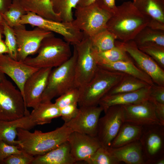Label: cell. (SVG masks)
<instances>
[{"mask_svg":"<svg viewBox=\"0 0 164 164\" xmlns=\"http://www.w3.org/2000/svg\"><path fill=\"white\" fill-rule=\"evenodd\" d=\"M151 19L139 11L132 2H125L117 6L107 23V29L116 39L122 42L133 40L147 26Z\"/></svg>","mask_w":164,"mask_h":164,"instance_id":"obj_1","label":"cell"},{"mask_svg":"<svg viewBox=\"0 0 164 164\" xmlns=\"http://www.w3.org/2000/svg\"><path fill=\"white\" fill-rule=\"evenodd\" d=\"M18 146L24 152L34 156L44 154L67 140L72 130L64 123L54 130L33 132L21 128L17 129Z\"/></svg>","mask_w":164,"mask_h":164,"instance_id":"obj_2","label":"cell"},{"mask_svg":"<svg viewBox=\"0 0 164 164\" xmlns=\"http://www.w3.org/2000/svg\"><path fill=\"white\" fill-rule=\"evenodd\" d=\"M125 73L111 71L98 66L91 80L79 88L78 104L82 106L98 105L101 99L121 80Z\"/></svg>","mask_w":164,"mask_h":164,"instance_id":"obj_3","label":"cell"},{"mask_svg":"<svg viewBox=\"0 0 164 164\" xmlns=\"http://www.w3.org/2000/svg\"><path fill=\"white\" fill-rule=\"evenodd\" d=\"M70 44L54 35L47 37L42 42L33 57H28L23 61L32 67H56L67 61L72 55Z\"/></svg>","mask_w":164,"mask_h":164,"instance_id":"obj_4","label":"cell"},{"mask_svg":"<svg viewBox=\"0 0 164 164\" xmlns=\"http://www.w3.org/2000/svg\"><path fill=\"white\" fill-rule=\"evenodd\" d=\"M77 57L76 51L73 47V53L70 59L60 66L52 69L42 96L41 102L51 101L54 97L76 87L75 67Z\"/></svg>","mask_w":164,"mask_h":164,"instance_id":"obj_5","label":"cell"},{"mask_svg":"<svg viewBox=\"0 0 164 164\" xmlns=\"http://www.w3.org/2000/svg\"><path fill=\"white\" fill-rule=\"evenodd\" d=\"M74 13L73 24L90 37L107 29V23L112 15L95 2L85 6L77 5Z\"/></svg>","mask_w":164,"mask_h":164,"instance_id":"obj_6","label":"cell"},{"mask_svg":"<svg viewBox=\"0 0 164 164\" xmlns=\"http://www.w3.org/2000/svg\"><path fill=\"white\" fill-rule=\"evenodd\" d=\"M22 94L6 78L0 80V120L10 121L30 114Z\"/></svg>","mask_w":164,"mask_h":164,"instance_id":"obj_7","label":"cell"},{"mask_svg":"<svg viewBox=\"0 0 164 164\" xmlns=\"http://www.w3.org/2000/svg\"><path fill=\"white\" fill-rule=\"evenodd\" d=\"M20 23L29 24L58 34L63 36L65 41L73 45L80 42L84 37L83 32L75 27L72 22L48 19L31 12H27L22 16Z\"/></svg>","mask_w":164,"mask_h":164,"instance_id":"obj_8","label":"cell"},{"mask_svg":"<svg viewBox=\"0 0 164 164\" xmlns=\"http://www.w3.org/2000/svg\"><path fill=\"white\" fill-rule=\"evenodd\" d=\"M77 57L75 67V82L78 88L84 86L93 78L98 65L89 37L84 35L82 40L73 45Z\"/></svg>","mask_w":164,"mask_h":164,"instance_id":"obj_9","label":"cell"},{"mask_svg":"<svg viewBox=\"0 0 164 164\" xmlns=\"http://www.w3.org/2000/svg\"><path fill=\"white\" fill-rule=\"evenodd\" d=\"M115 43L122 48L134 60L137 66L152 79L155 84L164 86V70L153 59L138 48L133 40Z\"/></svg>","mask_w":164,"mask_h":164,"instance_id":"obj_10","label":"cell"},{"mask_svg":"<svg viewBox=\"0 0 164 164\" xmlns=\"http://www.w3.org/2000/svg\"><path fill=\"white\" fill-rule=\"evenodd\" d=\"M139 141L146 164H154L157 160L164 157V126L159 124L143 126Z\"/></svg>","mask_w":164,"mask_h":164,"instance_id":"obj_11","label":"cell"},{"mask_svg":"<svg viewBox=\"0 0 164 164\" xmlns=\"http://www.w3.org/2000/svg\"><path fill=\"white\" fill-rule=\"evenodd\" d=\"M105 114L100 118L96 137L101 146L110 147L121 127L125 122L122 105H116L109 107Z\"/></svg>","mask_w":164,"mask_h":164,"instance_id":"obj_12","label":"cell"},{"mask_svg":"<svg viewBox=\"0 0 164 164\" xmlns=\"http://www.w3.org/2000/svg\"><path fill=\"white\" fill-rule=\"evenodd\" d=\"M13 28L17 43L18 60L22 62L29 56L37 53L44 39L54 35L52 32L38 27L27 30L24 25Z\"/></svg>","mask_w":164,"mask_h":164,"instance_id":"obj_13","label":"cell"},{"mask_svg":"<svg viewBox=\"0 0 164 164\" xmlns=\"http://www.w3.org/2000/svg\"><path fill=\"white\" fill-rule=\"evenodd\" d=\"M79 107L76 116L65 123L72 132L96 137L100 116L103 111V108L98 105Z\"/></svg>","mask_w":164,"mask_h":164,"instance_id":"obj_14","label":"cell"},{"mask_svg":"<svg viewBox=\"0 0 164 164\" xmlns=\"http://www.w3.org/2000/svg\"><path fill=\"white\" fill-rule=\"evenodd\" d=\"M52 68H43L32 73L27 79L24 87V101L27 108L36 107L41 102Z\"/></svg>","mask_w":164,"mask_h":164,"instance_id":"obj_15","label":"cell"},{"mask_svg":"<svg viewBox=\"0 0 164 164\" xmlns=\"http://www.w3.org/2000/svg\"><path fill=\"white\" fill-rule=\"evenodd\" d=\"M122 106L125 122L142 126L161 125L156 115L154 105L149 100Z\"/></svg>","mask_w":164,"mask_h":164,"instance_id":"obj_16","label":"cell"},{"mask_svg":"<svg viewBox=\"0 0 164 164\" xmlns=\"http://www.w3.org/2000/svg\"><path fill=\"white\" fill-rule=\"evenodd\" d=\"M39 69L23 62L13 59L8 54L0 56V71L9 76L14 82L24 98V87L28 78Z\"/></svg>","mask_w":164,"mask_h":164,"instance_id":"obj_17","label":"cell"},{"mask_svg":"<svg viewBox=\"0 0 164 164\" xmlns=\"http://www.w3.org/2000/svg\"><path fill=\"white\" fill-rule=\"evenodd\" d=\"M67 141L71 154L77 162H85L101 146L96 137L75 132L71 133Z\"/></svg>","mask_w":164,"mask_h":164,"instance_id":"obj_18","label":"cell"},{"mask_svg":"<svg viewBox=\"0 0 164 164\" xmlns=\"http://www.w3.org/2000/svg\"><path fill=\"white\" fill-rule=\"evenodd\" d=\"M151 86L131 92L106 95L101 99L98 105L104 112L111 106L135 104L149 100Z\"/></svg>","mask_w":164,"mask_h":164,"instance_id":"obj_19","label":"cell"},{"mask_svg":"<svg viewBox=\"0 0 164 164\" xmlns=\"http://www.w3.org/2000/svg\"><path fill=\"white\" fill-rule=\"evenodd\" d=\"M36 125L30 114L10 121L0 120V139L6 143L18 146L17 137L18 128L29 130Z\"/></svg>","mask_w":164,"mask_h":164,"instance_id":"obj_20","label":"cell"},{"mask_svg":"<svg viewBox=\"0 0 164 164\" xmlns=\"http://www.w3.org/2000/svg\"><path fill=\"white\" fill-rule=\"evenodd\" d=\"M77 162L67 140L48 152L34 156L32 164H73Z\"/></svg>","mask_w":164,"mask_h":164,"instance_id":"obj_21","label":"cell"},{"mask_svg":"<svg viewBox=\"0 0 164 164\" xmlns=\"http://www.w3.org/2000/svg\"><path fill=\"white\" fill-rule=\"evenodd\" d=\"M114 156L120 162L127 164H146L141 143L139 140L117 148L109 147Z\"/></svg>","mask_w":164,"mask_h":164,"instance_id":"obj_22","label":"cell"},{"mask_svg":"<svg viewBox=\"0 0 164 164\" xmlns=\"http://www.w3.org/2000/svg\"><path fill=\"white\" fill-rule=\"evenodd\" d=\"M94 55L98 66L103 68L111 71H118L132 76L151 86L154 84L150 77L136 66L132 60L111 62L99 59L94 54Z\"/></svg>","mask_w":164,"mask_h":164,"instance_id":"obj_23","label":"cell"},{"mask_svg":"<svg viewBox=\"0 0 164 164\" xmlns=\"http://www.w3.org/2000/svg\"><path fill=\"white\" fill-rule=\"evenodd\" d=\"M24 10L33 12L44 18L62 22L59 15L53 11L51 0H18Z\"/></svg>","mask_w":164,"mask_h":164,"instance_id":"obj_24","label":"cell"},{"mask_svg":"<svg viewBox=\"0 0 164 164\" xmlns=\"http://www.w3.org/2000/svg\"><path fill=\"white\" fill-rule=\"evenodd\" d=\"M142 130V126L125 122L112 141L110 147L117 148L139 140Z\"/></svg>","mask_w":164,"mask_h":164,"instance_id":"obj_25","label":"cell"},{"mask_svg":"<svg viewBox=\"0 0 164 164\" xmlns=\"http://www.w3.org/2000/svg\"><path fill=\"white\" fill-rule=\"evenodd\" d=\"M30 115L36 125L50 123L53 119L60 117V108L51 101L41 102Z\"/></svg>","mask_w":164,"mask_h":164,"instance_id":"obj_26","label":"cell"},{"mask_svg":"<svg viewBox=\"0 0 164 164\" xmlns=\"http://www.w3.org/2000/svg\"><path fill=\"white\" fill-rule=\"evenodd\" d=\"M132 2L142 13L164 23V1L133 0Z\"/></svg>","mask_w":164,"mask_h":164,"instance_id":"obj_27","label":"cell"},{"mask_svg":"<svg viewBox=\"0 0 164 164\" xmlns=\"http://www.w3.org/2000/svg\"><path fill=\"white\" fill-rule=\"evenodd\" d=\"M133 40L138 46L152 45L164 47V31L153 29L147 26Z\"/></svg>","mask_w":164,"mask_h":164,"instance_id":"obj_28","label":"cell"},{"mask_svg":"<svg viewBox=\"0 0 164 164\" xmlns=\"http://www.w3.org/2000/svg\"><path fill=\"white\" fill-rule=\"evenodd\" d=\"M149 85H150L137 78L125 74L120 82L106 95L133 92Z\"/></svg>","mask_w":164,"mask_h":164,"instance_id":"obj_29","label":"cell"},{"mask_svg":"<svg viewBox=\"0 0 164 164\" xmlns=\"http://www.w3.org/2000/svg\"><path fill=\"white\" fill-rule=\"evenodd\" d=\"M80 0H51L54 12L58 14L62 22H72L74 19L73 9Z\"/></svg>","mask_w":164,"mask_h":164,"instance_id":"obj_30","label":"cell"},{"mask_svg":"<svg viewBox=\"0 0 164 164\" xmlns=\"http://www.w3.org/2000/svg\"><path fill=\"white\" fill-rule=\"evenodd\" d=\"M90 38L92 48L97 52L106 51L115 46L116 38L114 35L107 29Z\"/></svg>","mask_w":164,"mask_h":164,"instance_id":"obj_31","label":"cell"},{"mask_svg":"<svg viewBox=\"0 0 164 164\" xmlns=\"http://www.w3.org/2000/svg\"><path fill=\"white\" fill-rule=\"evenodd\" d=\"M26 13L18 0H13L8 10L2 14L5 21L14 28L22 25L20 23L21 18Z\"/></svg>","mask_w":164,"mask_h":164,"instance_id":"obj_32","label":"cell"},{"mask_svg":"<svg viewBox=\"0 0 164 164\" xmlns=\"http://www.w3.org/2000/svg\"><path fill=\"white\" fill-rule=\"evenodd\" d=\"M93 50L95 55L97 57L108 62H113L131 60L126 52L115 43L114 47L106 51L98 52L93 49Z\"/></svg>","mask_w":164,"mask_h":164,"instance_id":"obj_33","label":"cell"},{"mask_svg":"<svg viewBox=\"0 0 164 164\" xmlns=\"http://www.w3.org/2000/svg\"><path fill=\"white\" fill-rule=\"evenodd\" d=\"M85 162L88 164H118L120 163L111 152L108 147L102 146Z\"/></svg>","mask_w":164,"mask_h":164,"instance_id":"obj_34","label":"cell"},{"mask_svg":"<svg viewBox=\"0 0 164 164\" xmlns=\"http://www.w3.org/2000/svg\"><path fill=\"white\" fill-rule=\"evenodd\" d=\"M2 34L5 36V43L8 50V55L12 58L18 60L17 41L13 28L5 21L3 24Z\"/></svg>","mask_w":164,"mask_h":164,"instance_id":"obj_35","label":"cell"},{"mask_svg":"<svg viewBox=\"0 0 164 164\" xmlns=\"http://www.w3.org/2000/svg\"><path fill=\"white\" fill-rule=\"evenodd\" d=\"M138 47L153 59L162 68H164V47L152 45Z\"/></svg>","mask_w":164,"mask_h":164,"instance_id":"obj_36","label":"cell"},{"mask_svg":"<svg viewBox=\"0 0 164 164\" xmlns=\"http://www.w3.org/2000/svg\"><path fill=\"white\" fill-rule=\"evenodd\" d=\"M79 97V89L75 87L59 96L54 103L60 108L73 104L78 103Z\"/></svg>","mask_w":164,"mask_h":164,"instance_id":"obj_37","label":"cell"},{"mask_svg":"<svg viewBox=\"0 0 164 164\" xmlns=\"http://www.w3.org/2000/svg\"><path fill=\"white\" fill-rule=\"evenodd\" d=\"M34 156L22 151L20 153L12 155L2 161L0 164H32Z\"/></svg>","mask_w":164,"mask_h":164,"instance_id":"obj_38","label":"cell"},{"mask_svg":"<svg viewBox=\"0 0 164 164\" xmlns=\"http://www.w3.org/2000/svg\"><path fill=\"white\" fill-rule=\"evenodd\" d=\"M22 151L19 146L8 144L0 139V162L12 155L20 153Z\"/></svg>","mask_w":164,"mask_h":164,"instance_id":"obj_39","label":"cell"},{"mask_svg":"<svg viewBox=\"0 0 164 164\" xmlns=\"http://www.w3.org/2000/svg\"><path fill=\"white\" fill-rule=\"evenodd\" d=\"M77 103L73 104L60 108V117L65 123L74 118L77 114L79 108Z\"/></svg>","mask_w":164,"mask_h":164,"instance_id":"obj_40","label":"cell"},{"mask_svg":"<svg viewBox=\"0 0 164 164\" xmlns=\"http://www.w3.org/2000/svg\"><path fill=\"white\" fill-rule=\"evenodd\" d=\"M149 100L164 104V86L155 84L152 86Z\"/></svg>","mask_w":164,"mask_h":164,"instance_id":"obj_41","label":"cell"},{"mask_svg":"<svg viewBox=\"0 0 164 164\" xmlns=\"http://www.w3.org/2000/svg\"><path fill=\"white\" fill-rule=\"evenodd\" d=\"M95 2L99 7L112 14L117 9L115 0H97Z\"/></svg>","mask_w":164,"mask_h":164,"instance_id":"obj_42","label":"cell"},{"mask_svg":"<svg viewBox=\"0 0 164 164\" xmlns=\"http://www.w3.org/2000/svg\"><path fill=\"white\" fill-rule=\"evenodd\" d=\"M153 104L156 117L160 124L164 126V104L149 100Z\"/></svg>","mask_w":164,"mask_h":164,"instance_id":"obj_43","label":"cell"},{"mask_svg":"<svg viewBox=\"0 0 164 164\" xmlns=\"http://www.w3.org/2000/svg\"><path fill=\"white\" fill-rule=\"evenodd\" d=\"M147 26L155 30L164 31V23L151 18Z\"/></svg>","mask_w":164,"mask_h":164,"instance_id":"obj_44","label":"cell"},{"mask_svg":"<svg viewBox=\"0 0 164 164\" xmlns=\"http://www.w3.org/2000/svg\"><path fill=\"white\" fill-rule=\"evenodd\" d=\"M12 0H0V12L4 13L9 9L12 3Z\"/></svg>","mask_w":164,"mask_h":164,"instance_id":"obj_45","label":"cell"},{"mask_svg":"<svg viewBox=\"0 0 164 164\" xmlns=\"http://www.w3.org/2000/svg\"><path fill=\"white\" fill-rule=\"evenodd\" d=\"M8 50L5 42L2 40L0 41V56L5 53L8 54Z\"/></svg>","mask_w":164,"mask_h":164,"instance_id":"obj_46","label":"cell"},{"mask_svg":"<svg viewBox=\"0 0 164 164\" xmlns=\"http://www.w3.org/2000/svg\"><path fill=\"white\" fill-rule=\"evenodd\" d=\"M97 0H80L77 5L85 6L90 5L95 2Z\"/></svg>","mask_w":164,"mask_h":164,"instance_id":"obj_47","label":"cell"},{"mask_svg":"<svg viewBox=\"0 0 164 164\" xmlns=\"http://www.w3.org/2000/svg\"><path fill=\"white\" fill-rule=\"evenodd\" d=\"M4 21L2 14L0 12V29L2 30L3 29V24Z\"/></svg>","mask_w":164,"mask_h":164,"instance_id":"obj_48","label":"cell"},{"mask_svg":"<svg viewBox=\"0 0 164 164\" xmlns=\"http://www.w3.org/2000/svg\"><path fill=\"white\" fill-rule=\"evenodd\" d=\"M6 77L5 74L0 71V80Z\"/></svg>","mask_w":164,"mask_h":164,"instance_id":"obj_49","label":"cell"},{"mask_svg":"<svg viewBox=\"0 0 164 164\" xmlns=\"http://www.w3.org/2000/svg\"><path fill=\"white\" fill-rule=\"evenodd\" d=\"M2 30L0 29V41L2 40Z\"/></svg>","mask_w":164,"mask_h":164,"instance_id":"obj_50","label":"cell"},{"mask_svg":"<svg viewBox=\"0 0 164 164\" xmlns=\"http://www.w3.org/2000/svg\"><path fill=\"white\" fill-rule=\"evenodd\" d=\"M162 0V1H164V0Z\"/></svg>","mask_w":164,"mask_h":164,"instance_id":"obj_51","label":"cell"}]
</instances>
